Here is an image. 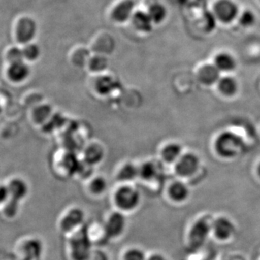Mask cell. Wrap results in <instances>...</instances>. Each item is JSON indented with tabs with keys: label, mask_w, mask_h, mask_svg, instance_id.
I'll list each match as a JSON object with an SVG mask.
<instances>
[{
	"label": "cell",
	"mask_w": 260,
	"mask_h": 260,
	"mask_svg": "<svg viewBox=\"0 0 260 260\" xmlns=\"http://www.w3.org/2000/svg\"><path fill=\"white\" fill-rule=\"evenodd\" d=\"M72 257L74 260H88L91 255L92 242L88 225H82L70 240Z\"/></svg>",
	"instance_id": "cell-1"
},
{
	"label": "cell",
	"mask_w": 260,
	"mask_h": 260,
	"mask_svg": "<svg viewBox=\"0 0 260 260\" xmlns=\"http://www.w3.org/2000/svg\"><path fill=\"white\" fill-rule=\"evenodd\" d=\"M240 11L235 0H214L210 10L217 23L224 25L237 23Z\"/></svg>",
	"instance_id": "cell-2"
},
{
	"label": "cell",
	"mask_w": 260,
	"mask_h": 260,
	"mask_svg": "<svg viewBox=\"0 0 260 260\" xmlns=\"http://www.w3.org/2000/svg\"><path fill=\"white\" fill-rule=\"evenodd\" d=\"M244 148V140L240 136L232 132L222 133L216 140L217 151L224 158L237 156L242 153Z\"/></svg>",
	"instance_id": "cell-3"
},
{
	"label": "cell",
	"mask_w": 260,
	"mask_h": 260,
	"mask_svg": "<svg viewBox=\"0 0 260 260\" xmlns=\"http://www.w3.org/2000/svg\"><path fill=\"white\" fill-rule=\"evenodd\" d=\"M10 199L5 205V214L8 218H13L18 213L19 203L28 192L26 183L20 179H15L8 184Z\"/></svg>",
	"instance_id": "cell-4"
},
{
	"label": "cell",
	"mask_w": 260,
	"mask_h": 260,
	"mask_svg": "<svg viewBox=\"0 0 260 260\" xmlns=\"http://www.w3.org/2000/svg\"><path fill=\"white\" fill-rule=\"evenodd\" d=\"M114 199L116 204L121 210H132L139 205L140 193L132 186H121L116 191Z\"/></svg>",
	"instance_id": "cell-5"
},
{
	"label": "cell",
	"mask_w": 260,
	"mask_h": 260,
	"mask_svg": "<svg viewBox=\"0 0 260 260\" xmlns=\"http://www.w3.org/2000/svg\"><path fill=\"white\" fill-rule=\"evenodd\" d=\"M126 225V218L122 213L114 212L108 219L104 232L108 239L119 237L124 232Z\"/></svg>",
	"instance_id": "cell-6"
},
{
	"label": "cell",
	"mask_w": 260,
	"mask_h": 260,
	"mask_svg": "<svg viewBox=\"0 0 260 260\" xmlns=\"http://www.w3.org/2000/svg\"><path fill=\"white\" fill-rule=\"evenodd\" d=\"M37 24L29 18H22L17 26V39L21 44H30L37 34Z\"/></svg>",
	"instance_id": "cell-7"
},
{
	"label": "cell",
	"mask_w": 260,
	"mask_h": 260,
	"mask_svg": "<svg viewBox=\"0 0 260 260\" xmlns=\"http://www.w3.org/2000/svg\"><path fill=\"white\" fill-rule=\"evenodd\" d=\"M199 167V159L194 154L188 153L178 160L176 171L181 177H189L194 174Z\"/></svg>",
	"instance_id": "cell-8"
},
{
	"label": "cell",
	"mask_w": 260,
	"mask_h": 260,
	"mask_svg": "<svg viewBox=\"0 0 260 260\" xmlns=\"http://www.w3.org/2000/svg\"><path fill=\"white\" fill-rule=\"evenodd\" d=\"M213 230L218 240L225 242L233 237L235 232V226L229 218L220 217L214 222Z\"/></svg>",
	"instance_id": "cell-9"
},
{
	"label": "cell",
	"mask_w": 260,
	"mask_h": 260,
	"mask_svg": "<svg viewBox=\"0 0 260 260\" xmlns=\"http://www.w3.org/2000/svg\"><path fill=\"white\" fill-rule=\"evenodd\" d=\"M85 213L80 208H73L68 212L61 221V228L65 232H70L79 225H83Z\"/></svg>",
	"instance_id": "cell-10"
},
{
	"label": "cell",
	"mask_w": 260,
	"mask_h": 260,
	"mask_svg": "<svg viewBox=\"0 0 260 260\" xmlns=\"http://www.w3.org/2000/svg\"><path fill=\"white\" fill-rule=\"evenodd\" d=\"M135 3L133 0H124L113 10L112 18L116 22L124 23L133 17Z\"/></svg>",
	"instance_id": "cell-11"
},
{
	"label": "cell",
	"mask_w": 260,
	"mask_h": 260,
	"mask_svg": "<svg viewBox=\"0 0 260 260\" xmlns=\"http://www.w3.org/2000/svg\"><path fill=\"white\" fill-rule=\"evenodd\" d=\"M10 80L14 83H22L28 78L30 68L24 61L10 64L8 70Z\"/></svg>",
	"instance_id": "cell-12"
},
{
	"label": "cell",
	"mask_w": 260,
	"mask_h": 260,
	"mask_svg": "<svg viewBox=\"0 0 260 260\" xmlns=\"http://www.w3.org/2000/svg\"><path fill=\"white\" fill-rule=\"evenodd\" d=\"M205 220H200L194 224L190 232V242L196 246L201 245L209 234L210 228Z\"/></svg>",
	"instance_id": "cell-13"
},
{
	"label": "cell",
	"mask_w": 260,
	"mask_h": 260,
	"mask_svg": "<svg viewBox=\"0 0 260 260\" xmlns=\"http://www.w3.org/2000/svg\"><path fill=\"white\" fill-rule=\"evenodd\" d=\"M42 243L39 239H30L23 245L24 257L22 260H42Z\"/></svg>",
	"instance_id": "cell-14"
},
{
	"label": "cell",
	"mask_w": 260,
	"mask_h": 260,
	"mask_svg": "<svg viewBox=\"0 0 260 260\" xmlns=\"http://www.w3.org/2000/svg\"><path fill=\"white\" fill-rule=\"evenodd\" d=\"M220 71L215 64H210L203 66L200 70L199 79L205 85H213L220 81Z\"/></svg>",
	"instance_id": "cell-15"
},
{
	"label": "cell",
	"mask_w": 260,
	"mask_h": 260,
	"mask_svg": "<svg viewBox=\"0 0 260 260\" xmlns=\"http://www.w3.org/2000/svg\"><path fill=\"white\" fill-rule=\"evenodd\" d=\"M133 23L137 30L143 32H150L153 29L152 21L148 12L138 11L133 15Z\"/></svg>",
	"instance_id": "cell-16"
},
{
	"label": "cell",
	"mask_w": 260,
	"mask_h": 260,
	"mask_svg": "<svg viewBox=\"0 0 260 260\" xmlns=\"http://www.w3.org/2000/svg\"><path fill=\"white\" fill-rule=\"evenodd\" d=\"M214 64L220 72H231L235 69L237 62L232 54L221 52L215 56Z\"/></svg>",
	"instance_id": "cell-17"
},
{
	"label": "cell",
	"mask_w": 260,
	"mask_h": 260,
	"mask_svg": "<svg viewBox=\"0 0 260 260\" xmlns=\"http://www.w3.org/2000/svg\"><path fill=\"white\" fill-rule=\"evenodd\" d=\"M117 87V83L112 77L102 76L98 78L95 83V88L98 93L103 95H109L112 93Z\"/></svg>",
	"instance_id": "cell-18"
},
{
	"label": "cell",
	"mask_w": 260,
	"mask_h": 260,
	"mask_svg": "<svg viewBox=\"0 0 260 260\" xmlns=\"http://www.w3.org/2000/svg\"><path fill=\"white\" fill-rule=\"evenodd\" d=\"M256 15L251 9H241L238 16L237 23L243 29H250L255 25Z\"/></svg>",
	"instance_id": "cell-19"
},
{
	"label": "cell",
	"mask_w": 260,
	"mask_h": 260,
	"mask_svg": "<svg viewBox=\"0 0 260 260\" xmlns=\"http://www.w3.org/2000/svg\"><path fill=\"white\" fill-rule=\"evenodd\" d=\"M148 13L154 24L162 23L167 19L168 11L167 8L160 3H153L149 7Z\"/></svg>",
	"instance_id": "cell-20"
},
{
	"label": "cell",
	"mask_w": 260,
	"mask_h": 260,
	"mask_svg": "<svg viewBox=\"0 0 260 260\" xmlns=\"http://www.w3.org/2000/svg\"><path fill=\"white\" fill-rule=\"evenodd\" d=\"M104 152L99 145L93 144L89 146L85 151V162L93 166L102 161L104 158Z\"/></svg>",
	"instance_id": "cell-21"
},
{
	"label": "cell",
	"mask_w": 260,
	"mask_h": 260,
	"mask_svg": "<svg viewBox=\"0 0 260 260\" xmlns=\"http://www.w3.org/2000/svg\"><path fill=\"white\" fill-rule=\"evenodd\" d=\"M189 191L187 186L181 182H176L171 186L169 194L176 202H183L187 199Z\"/></svg>",
	"instance_id": "cell-22"
},
{
	"label": "cell",
	"mask_w": 260,
	"mask_h": 260,
	"mask_svg": "<svg viewBox=\"0 0 260 260\" xmlns=\"http://www.w3.org/2000/svg\"><path fill=\"white\" fill-rule=\"evenodd\" d=\"M219 88L225 95H234L237 91V82L232 77H225L219 81Z\"/></svg>",
	"instance_id": "cell-23"
},
{
	"label": "cell",
	"mask_w": 260,
	"mask_h": 260,
	"mask_svg": "<svg viewBox=\"0 0 260 260\" xmlns=\"http://www.w3.org/2000/svg\"><path fill=\"white\" fill-rule=\"evenodd\" d=\"M139 175V169H138L133 164H126L124 166L118 174L119 180L123 181H129L134 180L135 178Z\"/></svg>",
	"instance_id": "cell-24"
},
{
	"label": "cell",
	"mask_w": 260,
	"mask_h": 260,
	"mask_svg": "<svg viewBox=\"0 0 260 260\" xmlns=\"http://www.w3.org/2000/svg\"><path fill=\"white\" fill-rule=\"evenodd\" d=\"M52 110L49 105H42L38 107L32 113L34 121L38 124L47 123L50 119Z\"/></svg>",
	"instance_id": "cell-25"
},
{
	"label": "cell",
	"mask_w": 260,
	"mask_h": 260,
	"mask_svg": "<svg viewBox=\"0 0 260 260\" xmlns=\"http://www.w3.org/2000/svg\"><path fill=\"white\" fill-rule=\"evenodd\" d=\"M181 147L180 145L173 143L169 144L162 150V157L167 162H172L179 160L181 158Z\"/></svg>",
	"instance_id": "cell-26"
},
{
	"label": "cell",
	"mask_w": 260,
	"mask_h": 260,
	"mask_svg": "<svg viewBox=\"0 0 260 260\" xmlns=\"http://www.w3.org/2000/svg\"><path fill=\"white\" fill-rule=\"evenodd\" d=\"M158 174L157 167L151 162H147L139 168V175L145 180H152Z\"/></svg>",
	"instance_id": "cell-27"
},
{
	"label": "cell",
	"mask_w": 260,
	"mask_h": 260,
	"mask_svg": "<svg viewBox=\"0 0 260 260\" xmlns=\"http://www.w3.org/2000/svg\"><path fill=\"white\" fill-rule=\"evenodd\" d=\"M24 57L28 61L37 60L41 55V49L35 44H28L23 49Z\"/></svg>",
	"instance_id": "cell-28"
},
{
	"label": "cell",
	"mask_w": 260,
	"mask_h": 260,
	"mask_svg": "<svg viewBox=\"0 0 260 260\" xmlns=\"http://www.w3.org/2000/svg\"><path fill=\"white\" fill-rule=\"evenodd\" d=\"M107 188V181L103 177L95 178L90 184V189L95 194H102L106 191Z\"/></svg>",
	"instance_id": "cell-29"
},
{
	"label": "cell",
	"mask_w": 260,
	"mask_h": 260,
	"mask_svg": "<svg viewBox=\"0 0 260 260\" xmlns=\"http://www.w3.org/2000/svg\"><path fill=\"white\" fill-rule=\"evenodd\" d=\"M7 57H8V60L9 61L10 64L21 62V61H24V59H25L23 49H19V48H13V49H10Z\"/></svg>",
	"instance_id": "cell-30"
},
{
	"label": "cell",
	"mask_w": 260,
	"mask_h": 260,
	"mask_svg": "<svg viewBox=\"0 0 260 260\" xmlns=\"http://www.w3.org/2000/svg\"><path fill=\"white\" fill-rule=\"evenodd\" d=\"M107 59L104 56H95L90 61V69L94 72L103 71L107 68Z\"/></svg>",
	"instance_id": "cell-31"
},
{
	"label": "cell",
	"mask_w": 260,
	"mask_h": 260,
	"mask_svg": "<svg viewBox=\"0 0 260 260\" xmlns=\"http://www.w3.org/2000/svg\"><path fill=\"white\" fill-rule=\"evenodd\" d=\"M124 260H147L145 253L141 249H130L126 253Z\"/></svg>",
	"instance_id": "cell-32"
},
{
	"label": "cell",
	"mask_w": 260,
	"mask_h": 260,
	"mask_svg": "<svg viewBox=\"0 0 260 260\" xmlns=\"http://www.w3.org/2000/svg\"><path fill=\"white\" fill-rule=\"evenodd\" d=\"M88 260H109L105 253L102 251H95L92 252Z\"/></svg>",
	"instance_id": "cell-33"
},
{
	"label": "cell",
	"mask_w": 260,
	"mask_h": 260,
	"mask_svg": "<svg viewBox=\"0 0 260 260\" xmlns=\"http://www.w3.org/2000/svg\"><path fill=\"white\" fill-rule=\"evenodd\" d=\"M1 202L4 203L10 199V191L8 186H2L1 187Z\"/></svg>",
	"instance_id": "cell-34"
},
{
	"label": "cell",
	"mask_w": 260,
	"mask_h": 260,
	"mask_svg": "<svg viewBox=\"0 0 260 260\" xmlns=\"http://www.w3.org/2000/svg\"><path fill=\"white\" fill-rule=\"evenodd\" d=\"M147 260H167L164 257V256L160 255V254H153L151 256L148 258Z\"/></svg>",
	"instance_id": "cell-35"
},
{
	"label": "cell",
	"mask_w": 260,
	"mask_h": 260,
	"mask_svg": "<svg viewBox=\"0 0 260 260\" xmlns=\"http://www.w3.org/2000/svg\"><path fill=\"white\" fill-rule=\"evenodd\" d=\"M259 175H260V166H259Z\"/></svg>",
	"instance_id": "cell-36"
}]
</instances>
